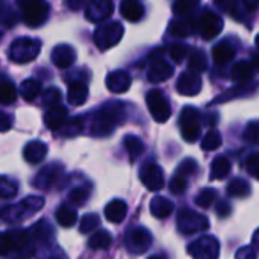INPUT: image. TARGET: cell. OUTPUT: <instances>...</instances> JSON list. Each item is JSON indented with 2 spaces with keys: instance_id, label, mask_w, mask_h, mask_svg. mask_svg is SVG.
<instances>
[{
  "instance_id": "6da1fadb",
  "label": "cell",
  "mask_w": 259,
  "mask_h": 259,
  "mask_svg": "<svg viewBox=\"0 0 259 259\" xmlns=\"http://www.w3.org/2000/svg\"><path fill=\"white\" fill-rule=\"evenodd\" d=\"M126 106L121 102H108L105 103L93 117L91 121V135L94 137H109L117 126L123 124L126 120Z\"/></svg>"
},
{
  "instance_id": "7a4b0ae2",
  "label": "cell",
  "mask_w": 259,
  "mask_h": 259,
  "mask_svg": "<svg viewBox=\"0 0 259 259\" xmlns=\"http://www.w3.org/2000/svg\"><path fill=\"white\" fill-rule=\"evenodd\" d=\"M35 253V241L30 231L12 229L2 237V256L6 259H29Z\"/></svg>"
},
{
  "instance_id": "3957f363",
  "label": "cell",
  "mask_w": 259,
  "mask_h": 259,
  "mask_svg": "<svg viewBox=\"0 0 259 259\" xmlns=\"http://www.w3.org/2000/svg\"><path fill=\"white\" fill-rule=\"evenodd\" d=\"M42 206H44V199L42 197L29 196V197H26L24 200H21L17 205L5 206L3 211H2V217L5 220V223H20V222L32 217L38 211H41Z\"/></svg>"
},
{
  "instance_id": "277c9868",
  "label": "cell",
  "mask_w": 259,
  "mask_h": 259,
  "mask_svg": "<svg viewBox=\"0 0 259 259\" xmlns=\"http://www.w3.org/2000/svg\"><path fill=\"white\" fill-rule=\"evenodd\" d=\"M39 50H41L39 39L30 36H20L14 39L12 44L9 46L8 56L11 61L17 64H27L39 55Z\"/></svg>"
},
{
  "instance_id": "5b68a950",
  "label": "cell",
  "mask_w": 259,
  "mask_h": 259,
  "mask_svg": "<svg viewBox=\"0 0 259 259\" xmlns=\"http://www.w3.org/2000/svg\"><path fill=\"white\" fill-rule=\"evenodd\" d=\"M21 20L29 27H38L49 18L50 6L42 0H20L18 3Z\"/></svg>"
},
{
  "instance_id": "8992f818",
  "label": "cell",
  "mask_w": 259,
  "mask_h": 259,
  "mask_svg": "<svg viewBox=\"0 0 259 259\" xmlns=\"http://www.w3.org/2000/svg\"><path fill=\"white\" fill-rule=\"evenodd\" d=\"M124 35V27L120 21H109L99 26L94 32V44L102 52L117 46Z\"/></svg>"
},
{
  "instance_id": "52a82bcc",
  "label": "cell",
  "mask_w": 259,
  "mask_h": 259,
  "mask_svg": "<svg viewBox=\"0 0 259 259\" xmlns=\"http://www.w3.org/2000/svg\"><path fill=\"white\" fill-rule=\"evenodd\" d=\"M178 231L184 235H193L209 229V220L206 215L199 214L193 209H182L176 220Z\"/></svg>"
},
{
  "instance_id": "ba28073f",
  "label": "cell",
  "mask_w": 259,
  "mask_h": 259,
  "mask_svg": "<svg viewBox=\"0 0 259 259\" xmlns=\"http://www.w3.org/2000/svg\"><path fill=\"white\" fill-rule=\"evenodd\" d=\"M181 132H182V138L187 143H194L199 140L200 137V131H202V117L200 112L197 111V108L194 106H185L181 112Z\"/></svg>"
},
{
  "instance_id": "9c48e42d",
  "label": "cell",
  "mask_w": 259,
  "mask_h": 259,
  "mask_svg": "<svg viewBox=\"0 0 259 259\" xmlns=\"http://www.w3.org/2000/svg\"><path fill=\"white\" fill-rule=\"evenodd\" d=\"M152 241H153L152 234L146 228H143V226L132 228L124 235V247L132 255H143V253H146L150 249Z\"/></svg>"
},
{
  "instance_id": "30bf717a",
  "label": "cell",
  "mask_w": 259,
  "mask_h": 259,
  "mask_svg": "<svg viewBox=\"0 0 259 259\" xmlns=\"http://www.w3.org/2000/svg\"><path fill=\"white\" fill-rule=\"evenodd\" d=\"M188 255L193 259H219L220 243L212 235H203L193 241L188 247Z\"/></svg>"
},
{
  "instance_id": "8fae6325",
  "label": "cell",
  "mask_w": 259,
  "mask_h": 259,
  "mask_svg": "<svg viewBox=\"0 0 259 259\" xmlns=\"http://www.w3.org/2000/svg\"><path fill=\"white\" fill-rule=\"evenodd\" d=\"M146 103L155 121L165 123L171 117V106L161 90H150L146 96Z\"/></svg>"
},
{
  "instance_id": "7c38bea8",
  "label": "cell",
  "mask_w": 259,
  "mask_h": 259,
  "mask_svg": "<svg viewBox=\"0 0 259 259\" xmlns=\"http://www.w3.org/2000/svg\"><path fill=\"white\" fill-rule=\"evenodd\" d=\"M62 176H64V165L59 162H52L39 170V173L33 181V185L39 190H49L53 188L55 185H59Z\"/></svg>"
},
{
  "instance_id": "4fadbf2b",
  "label": "cell",
  "mask_w": 259,
  "mask_h": 259,
  "mask_svg": "<svg viewBox=\"0 0 259 259\" xmlns=\"http://www.w3.org/2000/svg\"><path fill=\"white\" fill-rule=\"evenodd\" d=\"M223 30V18L211 11L203 12L197 20V32L206 41L215 38Z\"/></svg>"
},
{
  "instance_id": "5bb4252c",
  "label": "cell",
  "mask_w": 259,
  "mask_h": 259,
  "mask_svg": "<svg viewBox=\"0 0 259 259\" xmlns=\"http://www.w3.org/2000/svg\"><path fill=\"white\" fill-rule=\"evenodd\" d=\"M140 181L152 193L161 191L164 188V182H165L162 168L155 162H149V164L143 165V168L140 170Z\"/></svg>"
},
{
  "instance_id": "9a60e30c",
  "label": "cell",
  "mask_w": 259,
  "mask_h": 259,
  "mask_svg": "<svg viewBox=\"0 0 259 259\" xmlns=\"http://www.w3.org/2000/svg\"><path fill=\"white\" fill-rule=\"evenodd\" d=\"M30 234H32V238L35 241V244H38L41 247V250L42 249H52V247H55V241H56L55 229L46 220L36 222L30 228Z\"/></svg>"
},
{
  "instance_id": "2e32d148",
  "label": "cell",
  "mask_w": 259,
  "mask_h": 259,
  "mask_svg": "<svg viewBox=\"0 0 259 259\" xmlns=\"http://www.w3.org/2000/svg\"><path fill=\"white\" fill-rule=\"evenodd\" d=\"M114 12V3L111 0H93L85 6V17L93 23L108 20Z\"/></svg>"
},
{
  "instance_id": "e0dca14e",
  "label": "cell",
  "mask_w": 259,
  "mask_h": 259,
  "mask_svg": "<svg viewBox=\"0 0 259 259\" xmlns=\"http://www.w3.org/2000/svg\"><path fill=\"white\" fill-rule=\"evenodd\" d=\"M176 90L182 96H196L202 91V77L200 74L187 71L182 73L178 79Z\"/></svg>"
},
{
  "instance_id": "ac0fdd59",
  "label": "cell",
  "mask_w": 259,
  "mask_h": 259,
  "mask_svg": "<svg viewBox=\"0 0 259 259\" xmlns=\"http://www.w3.org/2000/svg\"><path fill=\"white\" fill-rule=\"evenodd\" d=\"M52 62L58 68H68L76 61V50L70 44H59L52 50Z\"/></svg>"
},
{
  "instance_id": "d6986e66",
  "label": "cell",
  "mask_w": 259,
  "mask_h": 259,
  "mask_svg": "<svg viewBox=\"0 0 259 259\" xmlns=\"http://www.w3.org/2000/svg\"><path fill=\"white\" fill-rule=\"evenodd\" d=\"M106 88L114 94H123L131 88L132 79L124 70H115L106 76Z\"/></svg>"
},
{
  "instance_id": "ffe728a7",
  "label": "cell",
  "mask_w": 259,
  "mask_h": 259,
  "mask_svg": "<svg viewBox=\"0 0 259 259\" xmlns=\"http://www.w3.org/2000/svg\"><path fill=\"white\" fill-rule=\"evenodd\" d=\"M175 73V68L164 59H155L149 70H147V79L152 83H159V82H165L167 79H170Z\"/></svg>"
},
{
  "instance_id": "44dd1931",
  "label": "cell",
  "mask_w": 259,
  "mask_h": 259,
  "mask_svg": "<svg viewBox=\"0 0 259 259\" xmlns=\"http://www.w3.org/2000/svg\"><path fill=\"white\" fill-rule=\"evenodd\" d=\"M67 117H68V111L65 106L59 105V106H55L52 109H47L44 112V124L47 129L50 131H59L64 127V124L67 123Z\"/></svg>"
},
{
  "instance_id": "7402d4cb",
  "label": "cell",
  "mask_w": 259,
  "mask_h": 259,
  "mask_svg": "<svg viewBox=\"0 0 259 259\" xmlns=\"http://www.w3.org/2000/svg\"><path fill=\"white\" fill-rule=\"evenodd\" d=\"M47 152H49V149H47V144L44 141L33 140V141H29L24 146L23 156H24L26 162H29V164H38V162H41L46 158Z\"/></svg>"
},
{
  "instance_id": "603a6c76",
  "label": "cell",
  "mask_w": 259,
  "mask_h": 259,
  "mask_svg": "<svg viewBox=\"0 0 259 259\" xmlns=\"http://www.w3.org/2000/svg\"><path fill=\"white\" fill-rule=\"evenodd\" d=\"M88 99V85L83 80H73L68 83L67 100L73 106H82Z\"/></svg>"
},
{
  "instance_id": "cb8c5ba5",
  "label": "cell",
  "mask_w": 259,
  "mask_h": 259,
  "mask_svg": "<svg viewBox=\"0 0 259 259\" xmlns=\"http://www.w3.org/2000/svg\"><path fill=\"white\" fill-rule=\"evenodd\" d=\"M235 55H237V50L229 41H222L217 46H214V49H212V59L220 67L231 64L234 61Z\"/></svg>"
},
{
  "instance_id": "d4e9b609",
  "label": "cell",
  "mask_w": 259,
  "mask_h": 259,
  "mask_svg": "<svg viewBox=\"0 0 259 259\" xmlns=\"http://www.w3.org/2000/svg\"><path fill=\"white\" fill-rule=\"evenodd\" d=\"M194 29L196 26L191 17H176L168 26L170 35L176 38H187L194 32Z\"/></svg>"
},
{
  "instance_id": "484cf974",
  "label": "cell",
  "mask_w": 259,
  "mask_h": 259,
  "mask_svg": "<svg viewBox=\"0 0 259 259\" xmlns=\"http://www.w3.org/2000/svg\"><path fill=\"white\" fill-rule=\"evenodd\" d=\"M126 215H127V205L124 200L114 199L105 206V217L111 223L118 225L126 219Z\"/></svg>"
},
{
  "instance_id": "4316f807",
  "label": "cell",
  "mask_w": 259,
  "mask_h": 259,
  "mask_svg": "<svg viewBox=\"0 0 259 259\" xmlns=\"http://www.w3.org/2000/svg\"><path fill=\"white\" fill-rule=\"evenodd\" d=\"M175 209V203L171 200H168L164 196H155L150 200V214L156 219H167L171 215Z\"/></svg>"
},
{
  "instance_id": "83f0119b",
  "label": "cell",
  "mask_w": 259,
  "mask_h": 259,
  "mask_svg": "<svg viewBox=\"0 0 259 259\" xmlns=\"http://www.w3.org/2000/svg\"><path fill=\"white\" fill-rule=\"evenodd\" d=\"M255 76V68L249 61H240L234 64L231 70V79L237 83H247Z\"/></svg>"
},
{
  "instance_id": "f1b7e54d",
  "label": "cell",
  "mask_w": 259,
  "mask_h": 259,
  "mask_svg": "<svg viewBox=\"0 0 259 259\" xmlns=\"http://www.w3.org/2000/svg\"><path fill=\"white\" fill-rule=\"evenodd\" d=\"M120 12L127 21L137 23L144 17V6L138 0H123L120 3Z\"/></svg>"
},
{
  "instance_id": "f546056e",
  "label": "cell",
  "mask_w": 259,
  "mask_h": 259,
  "mask_svg": "<svg viewBox=\"0 0 259 259\" xmlns=\"http://www.w3.org/2000/svg\"><path fill=\"white\" fill-rule=\"evenodd\" d=\"M231 161L225 156H217L214 158L212 164H211V181H223L229 176L231 173Z\"/></svg>"
},
{
  "instance_id": "4dcf8cb0",
  "label": "cell",
  "mask_w": 259,
  "mask_h": 259,
  "mask_svg": "<svg viewBox=\"0 0 259 259\" xmlns=\"http://www.w3.org/2000/svg\"><path fill=\"white\" fill-rule=\"evenodd\" d=\"M111 244H112V235L105 229L96 231L88 240V247L91 250H108Z\"/></svg>"
},
{
  "instance_id": "1f68e13d",
  "label": "cell",
  "mask_w": 259,
  "mask_h": 259,
  "mask_svg": "<svg viewBox=\"0 0 259 259\" xmlns=\"http://www.w3.org/2000/svg\"><path fill=\"white\" fill-rule=\"evenodd\" d=\"M252 193V187L250 184L243 179V178H235L229 182L228 185V194L231 197H235V199H244V197H249Z\"/></svg>"
},
{
  "instance_id": "d6a6232c",
  "label": "cell",
  "mask_w": 259,
  "mask_h": 259,
  "mask_svg": "<svg viewBox=\"0 0 259 259\" xmlns=\"http://www.w3.org/2000/svg\"><path fill=\"white\" fill-rule=\"evenodd\" d=\"M18 91H20V96L26 102H33L41 94V82L33 79V77H29V79L21 82Z\"/></svg>"
},
{
  "instance_id": "836d02e7",
  "label": "cell",
  "mask_w": 259,
  "mask_h": 259,
  "mask_svg": "<svg viewBox=\"0 0 259 259\" xmlns=\"http://www.w3.org/2000/svg\"><path fill=\"white\" fill-rule=\"evenodd\" d=\"M123 146H124L127 155L131 156V161H135L137 158H140L144 153V143L137 135H126L123 138Z\"/></svg>"
},
{
  "instance_id": "e575fe53",
  "label": "cell",
  "mask_w": 259,
  "mask_h": 259,
  "mask_svg": "<svg viewBox=\"0 0 259 259\" xmlns=\"http://www.w3.org/2000/svg\"><path fill=\"white\" fill-rule=\"evenodd\" d=\"M55 219L59 223V226L71 228L77 222V211L70 208V206H67V205H61L56 209V212H55Z\"/></svg>"
},
{
  "instance_id": "d590c367",
  "label": "cell",
  "mask_w": 259,
  "mask_h": 259,
  "mask_svg": "<svg viewBox=\"0 0 259 259\" xmlns=\"http://www.w3.org/2000/svg\"><path fill=\"white\" fill-rule=\"evenodd\" d=\"M208 68V58H206V53L203 50H194L191 55H190V59H188V70L191 73H196V74H200L202 71H205Z\"/></svg>"
},
{
  "instance_id": "8d00e7d4",
  "label": "cell",
  "mask_w": 259,
  "mask_h": 259,
  "mask_svg": "<svg viewBox=\"0 0 259 259\" xmlns=\"http://www.w3.org/2000/svg\"><path fill=\"white\" fill-rule=\"evenodd\" d=\"M85 118L82 115H77V117H73L71 120H68L64 127L61 129V135L62 137H77L79 134H82L83 127H85Z\"/></svg>"
},
{
  "instance_id": "74e56055",
  "label": "cell",
  "mask_w": 259,
  "mask_h": 259,
  "mask_svg": "<svg viewBox=\"0 0 259 259\" xmlns=\"http://www.w3.org/2000/svg\"><path fill=\"white\" fill-rule=\"evenodd\" d=\"M17 99V90L14 87V83L3 76L2 79V85H0V102L2 105H12Z\"/></svg>"
},
{
  "instance_id": "f35d334b",
  "label": "cell",
  "mask_w": 259,
  "mask_h": 259,
  "mask_svg": "<svg viewBox=\"0 0 259 259\" xmlns=\"http://www.w3.org/2000/svg\"><path fill=\"white\" fill-rule=\"evenodd\" d=\"M61 91L56 88V87H50L49 90H46L41 96V105L47 109H52L55 106H59V102H61Z\"/></svg>"
},
{
  "instance_id": "ab89813d",
  "label": "cell",
  "mask_w": 259,
  "mask_h": 259,
  "mask_svg": "<svg viewBox=\"0 0 259 259\" xmlns=\"http://www.w3.org/2000/svg\"><path fill=\"white\" fill-rule=\"evenodd\" d=\"M215 199H217V190L215 188H203L199 194H197V197H196V205L199 206V208H202V209H208V208H211L212 206V203L215 202Z\"/></svg>"
},
{
  "instance_id": "60d3db41",
  "label": "cell",
  "mask_w": 259,
  "mask_h": 259,
  "mask_svg": "<svg viewBox=\"0 0 259 259\" xmlns=\"http://www.w3.org/2000/svg\"><path fill=\"white\" fill-rule=\"evenodd\" d=\"M199 6L197 0H178L173 3V12L176 17H190V14Z\"/></svg>"
},
{
  "instance_id": "b9f144b4",
  "label": "cell",
  "mask_w": 259,
  "mask_h": 259,
  "mask_svg": "<svg viewBox=\"0 0 259 259\" xmlns=\"http://www.w3.org/2000/svg\"><path fill=\"white\" fill-rule=\"evenodd\" d=\"M222 143H223L222 134L217 132V131H209L205 135L203 141H202V150H205V152H214V150H217L222 146Z\"/></svg>"
},
{
  "instance_id": "7bdbcfd3",
  "label": "cell",
  "mask_w": 259,
  "mask_h": 259,
  "mask_svg": "<svg viewBox=\"0 0 259 259\" xmlns=\"http://www.w3.org/2000/svg\"><path fill=\"white\" fill-rule=\"evenodd\" d=\"M90 199V190L85 188V187H77V188H73L67 197V200L73 205V206H80L83 205L87 200Z\"/></svg>"
},
{
  "instance_id": "ee69618b",
  "label": "cell",
  "mask_w": 259,
  "mask_h": 259,
  "mask_svg": "<svg viewBox=\"0 0 259 259\" xmlns=\"http://www.w3.org/2000/svg\"><path fill=\"white\" fill-rule=\"evenodd\" d=\"M100 225V217L97 214H85L80 220V226H79V231L80 234H88V232H93L99 228Z\"/></svg>"
},
{
  "instance_id": "f6af8a7d",
  "label": "cell",
  "mask_w": 259,
  "mask_h": 259,
  "mask_svg": "<svg viewBox=\"0 0 259 259\" xmlns=\"http://www.w3.org/2000/svg\"><path fill=\"white\" fill-rule=\"evenodd\" d=\"M188 55H190V46L182 44V42H175L170 46V58L176 64H181Z\"/></svg>"
},
{
  "instance_id": "bcb514c9",
  "label": "cell",
  "mask_w": 259,
  "mask_h": 259,
  "mask_svg": "<svg viewBox=\"0 0 259 259\" xmlns=\"http://www.w3.org/2000/svg\"><path fill=\"white\" fill-rule=\"evenodd\" d=\"M243 138L249 144L259 146V121H250L243 131Z\"/></svg>"
},
{
  "instance_id": "7dc6e473",
  "label": "cell",
  "mask_w": 259,
  "mask_h": 259,
  "mask_svg": "<svg viewBox=\"0 0 259 259\" xmlns=\"http://www.w3.org/2000/svg\"><path fill=\"white\" fill-rule=\"evenodd\" d=\"M187 188H188V179L175 173V176L170 181V191L176 196H181L187 191Z\"/></svg>"
},
{
  "instance_id": "c3c4849f",
  "label": "cell",
  "mask_w": 259,
  "mask_h": 259,
  "mask_svg": "<svg viewBox=\"0 0 259 259\" xmlns=\"http://www.w3.org/2000/svg\"><path fill=\"white\" fill-rule=\"evenodd\" d=\"M17 191H18L17 184L14 181L11 182L6 176H3L2 178V184H0V194H2V197L3 199H12L17 194Z\"/></svg>"
},
{
  "instance_id": "681fc988",
  "label": "cell",
  "mask_w": 259,
  "mask_h": 259,
  "mask_svg": "<svg viewBox=\"0 0 259 259\" xmlns=\"http://www.w3.org/2000/svg\"><path fill=\"white\" fill-rule=\"evenodd\" d=\"M197 168H199L197 162H196L194 159H191V158H187V159H185V161H184V162H182V164L178 167L176 173L188 179L190 176H193V175L197 171Z\"/></svg>"
},
{
  "instance_id": "f907efd6",
  "label": "cell",
  "mask_w": 259,
  "mask_h": 259,
  "mask_svg": "<svg viewBox=\"0 0 259 259\" xmlns=\"http://www.w3.org/2000/svg\"><path fill=\"white\" fill-rule=\"evenodd\" d=\"M246 170L250 176L259 181V152L250 155L246 161Z\"/></svg>"
},
{
  "instance_id": "816d5d0a",
  "label": "cell",
  "mask_w": 259,
  "mask_h": 259,
  "mask_svg": "<svg viewBox=\"0 0 259 259\" xmlns=\"http://www.w3.org/2000/svg\"><path fill=\"white\" fill-rule=\"evenodd\" d=\"M39 259H67L65 253L59 247H52V249H42L39 252Z\"/></svg>"
},
{
  "instance_id": "f5cc1de1",
  "label": "cell",
  "mask_w": 259,
  "mask_h": 259,
  "mask_svg": "<svg viewBox=\"0 0 259 259\" xmlns=\"http://www.w3.org/2000/svg\"><path fill=\"white\" fill-rule=\"evenodd\" d=\"M235 259H258V255H256V250L252 246H244V247L237 250Z\"/></svg>"
},
{
  "instance_id": "db71d44e",
  "label": "cell",
  "mask_w": 259,
  "mask_h": 259,
  "mask_svg": "<svg viewBox=\"0 0 259 259\" xmlns=\"http://www.w3.org/2000/svg\"><path fill=\"white\" fill-rule=\"evenodd\" d=\"M2 21L6 27H11L15 24L17 21V17H15V12L12 9H9L6 5H3V14H2Z\"/></svg>"
},
{
  "instance_id": "11a10c76",
  "label": "cell",
  "mask_w": 259,
  "mask_h": 259,
  "mask_svg": "<svg viewBox=\"0 0 259 259\" xmlns=\"http://www.w3.org/2000/svg\"><path fill=\"white\" fill-rule=\"evenodd\" d=\"M231 205L226 202V200H220L219 202V205H217V209H215V212H217V215L219 217H222V219H225V217H228L229 214H231Z\"/></svg>"
},
{
  "instance_id": "9f6ffc18",
  "label": "cell",
  "mask_w": 259,
  "mask_h": 259,
  "mask_svg": "<svg viewBox=\"0 0 259 259\" xmlns=\"http://www.w3.org/2000/svg\"><path fill=\"white\" fill-rule=\"evenodd\" d=\"M11 126H12V117L3 112L2 114V132H6Z\"/></svg>"
},
{
  "instance_id": "6f0895ef",
  "label": "cell",
  "mask_w": 259,
  "mask_h": 259,
  "mask_svg": "<svg viewBox=\"0 0 259 259\" xmlns=\"http://www.w3.org/2000/svg\"><path fill=\"white\" fill-rule=\"evenodd\" d=\"M243 6L247 12H255L259 8V2L258 0H244L243 2Z\"/></svg>"
},
{
  "instance_id": "680465c9",
  "label": "cell",
  "mask_w": 259,
  "mask_h": 259,
  "mask_svg": "<svg viewBox=\"0 0 259 259\" xmlns=\"http://www.w3.org/2000/svg\"><path fill=\"white\" fill-rule=\"evenodd\" d=\"M252 247L253 249H259V229L255 231V234L252 237Z\"/></svg>"
},
{
  "instance_id": "91938a15",
  "label": "cell",
  "mask_w": 259,
  "mask_h": 259,
  "mask_svg": "<svg viewBox=\"0 0 259 259\" xmlns=\"http://www.w3.org/2000/svg\"><path fill=\"white\" fill-rule=\"evenodd\" d=\"M252 65L255 70H259V52L252 55Z\"/></svg>"
},
{
  "instance_id": "94428289",
  "label": "cell",
  "mask_w": 259,
  "mask_h": 259,
  "mask_svg": "<svg viewBox=\"0 0 259 259\" xmlns=\"http://www.w3.org/2000/svg\"><path fill=\"white\" fill-rule=\"evenodd\" d=\"M67 6H68V8H74V9H77V8H80V6H82V3H80V2H77V3L67 2Z\"/></svg>"
},
{
  "instance_id": "6125c7cd",
  "label": "cell",
  "mask_w": 259,
  "mask_h": 259,
  "mask_svg": "<svg viewBox=\"0 0 259 259\" xmlns=\"http://www.w3.org/2000/svg\"><path fill=\"white\" fill-rule=\"evenodd\" d=\"M147 259H165L162 255H152V256H149Z\"/></svg>"
},
{
  "instance_id": "be15d7a7",
  "label": "cell",
  "mask_w": 259,
  "mask_h": 259,
  "mask_svg": "<svg viewBox=\"0 0 259 259\" xmlns=\"http://www.w3.org/2000/svg\"><path fill=\"white\" fill-rule=\"evenodd\" d=\"M255 42H256V46H258V47H259V33H258V35H256V38H255Z\"/></svg>"
}]
</instances>
